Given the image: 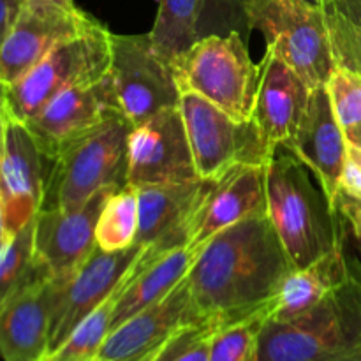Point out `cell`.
<instances>
[{"mask_svg": "<svg viewBox=\"0 0 361 361\" xmlns=\"http://www.w3.org/2000/svg\"><path fill=\"white\" fill-rule=\"evenodd\" d=\"M118 115L123 113L108 74L94 85L62 92L25 123L37 140L42 154L53 161L71 143Z\"/></svg>", "mask_w": 361, "mask_h": 361, "instance_id": "cell-14", "label": "cell"}, {"mask_svg": "<svg viewBox=\"0 0 361 361\" xmlns=\"http://www.w3.org/2000/svg\"><path fill=\"white\" fill-rule=\"evenodd\" d=\"M55 2L63 4V6H76V4H74V0H55Z\"/></svg>", "mask_w": 361, "mask_h": 361, "instance_id": "cell-38", "label": "cell"}, {"mask_svg": "<svg viewBox=\"0 0 361 361\" xmlns=\"http://www.w3.org/2000/svg\"><path fill=\"white\" fill-rule=\"evenodd\" d=\"M323 11L337 67L361 74V0H330Z\"/></svg>", "mask_w": 361, "mask_h": 361, "instance_id": "cell-27", "label": "cell"}, {"mask_svg": "<svg viewBox=\"0 0 361 361\" xmlns=\"http://www.w3.org/2000/svg\"><path fill=\"white\" fill-rule=\"evenodd\" d=\"M310 2L316 4V6H321V7H323L324 4H328V2H330V0H310Z\"/></svg>", "mask_w": 361, "mask_h": 361, "instance_id": "cell-39", "label": "cell"}, {"mask_svg": "<svg viewBox=\"0 0 361 361\" xmlns=\"http://www.w3.org/2000/svg\"><path fill=\"white\" fill-rule=\"evenodd\" d=\"M212 180L136 187L137 236L136 243L155 254H166L187 245L190 222Z\"/></svg>", "mask_w": 361, "mask_h": 361, "instance_id": "cell-19", "label": "cell"}, {"mask_svg": "<svg viewBox=\"0 0 361 361\" xmlns=\"http://www.w3.org/2000/svg\"><path fill=\"white\" fill-rule=\"evenodd\" d=\"M180 92H192L238 122L254 118L261 67L252 62L242 32L201 35L173 60Z\"/></svg>", "mask_w": 361, "mask_h": 361, "instance_id": "cell-4", "label": "cell"}, {"mask_svg": "<svg viewBox=\"0 0 361 361\" xmlns=\"http://www.w3.org/2000/svg\"><path fill=\"white\" fill-rule=\"evenodd\" d=\"M335 212H338V215L351 226L353 236H355L356 247H358L361 256V200L338 192L337 201H335Z\"/></svg>", "mask_w": 361, "mask_h": 361, "instance_id": "cell-34", "label": "cell"}, {"mask_svg": "<svg viewBox=\"0 0 361 361\" xmlns=\"http://www.w3.org/2000/svg\"><path fill=\"white\" fill-rule=\"evenodd\" d=\"M282 148L295 154L307 169L312 171L330 208L335 212L348 154V140L331 108L326 85L310 90L302 122L291 141Z\"/></svg>", "mask_w": 361, "mask_h": 361, "instance_id": "cell-18", "label": "cell"}, {"mask_svg": "<svg viewBox=\"0 0 361 361\" xmlns=\"http://www.w3.org/2000/svg\"><path fill=\"white\" fill-rule=\"evenodd\" d=\"M200 319L185 279L164 300L109 331L92 361H150L180 328Z\"/></svg>", "mask_w": 361, "mask_h": 361, "instance_id": "cell-16", "label": "cell"}, {"mask_svg": "<svg viewBox=\"0 0 361 361\" xmlns=\"http://www.w3.org/2000/svg\"><path fill=\"white\" fill-rule=\"evenodd\" d=\"M48 169L49 159L27 123L6 109L0 130V196L14 235L41 210Z\"/></svg>", "mask_w": 361, "mask_h": 361, "instance_id": "cell-13", "label": "cell"}, {"mask_svg": "<svg viewBox=\"0 0 361 361\" xmlns=\"http://www.w3.org/2000/svg\"><path fill=\"white\" fill-rule=\"evenodd\" d=\"M123 286V284H122ZM120 289L106 300L97 310L90 314L81 324H78L73 334L56 349L44 356L42 361H92L101 351L106 337L111 331V316L116 296Z\"/></svg>", "mask_w": 361, "mask_h": 361, "instance_id": "cell-28", "label": "cell"}, {"mask_svg": "<svg viewBox=\"0 0 361 361\" xmlns=\"http://www.w3.org/2000/svg\"><path fill=\"white\" fill-rule=\"evenodd\" d=\"M23 0H0V42L13 25Z\"/></svg>", "mask_w": 361, "mask_h": 361, "instance_id": "cell-35", "label": "cell"}, {"mask_svg": "<svg viewBox=\"0 0 361 361\" xmlns=\"http://www.w3.org/2000/svg\"><path fill=\"white\" fill-rule=\"evenodd\" d=\"M34 221L20 229L11 245L0 254V309L23 288L51 277L35 257Z\"/></svg>", "mask_w": 361, "mask_h": 361, "instance_id": "cell-26", "label": "cell"}, {"mask_svg": "<svg viewBox=\"0 0 361 361\" xmlns=\"http://www.w3.org/2000/svg\"><path fill=\"white\" fill-rule=\"evenodd\" d=\"M130 130L133 123L118 115L63 148L49 161L41 210L76 208L99 190L126 187Z\"/></svg>", "mask_w": 361, "mask_h": 361, "instance_id": "cell-5", "label": "cell"}, {"mask_svg": "<svg viewBox=\"0 0 361 361\" xmlns=\"http://www.w3.org/2000/svg\"><path fill=\"white\" fill-rule=\"evenodd\" d=\"M145 247L136 243L118 252L95 249L69 279H55L48 353L59 348L78 324L111 298L133 270Z\"/></svg>", "mask_w": 361, "mask_h": 361, "instance_id": "cell-11", "label": "cell"}, {"mask_svg": "<svg viewBox=\"0 0 361 361\" xmlns=\"http://www.w3.org/2000/svg\"><path fill=\"white\" fill-rule=\"evenodd\" d=\"M194 166L201 180H217L236 166H267L271 152L256 122H238L192 92H180Z\"/></svg>", "mask_w": 361, "mask_h": 361, "instance_id": "cell-8", "label": "cell"}, {"mask_svg": "<svg viewBox=\"0 0 361 361\" xmlns=\"http://www.w3.org/2000/svg\"><path fill=\"white\" fill-rule=\"evenodd\" d=\"M99 21L78 6L55 0H23L0 42V83H16L62 42L92 30Z\"/></svg>", "mask_w": 361, "mask_h": 361, "instance_id": "cell-10", "label": "cell"}, {"mask_svg": "<svg viewBox=\"0 0 361 361\" xmlns=\"http://www.w3.org/2000/svg\"><path fill=\"white\" fill-rule=\"evenodd\" d=\"M293 268L268 214H259L201 247L187 281L197 314L222 326L271 309Z\"/></svg>", "mask_w": 361, "mask_h": 361, "instance_id": "cell-1", "label": "cell"}, {"mask_svg": "<svg viewBox=\"0 0 361 361\" xmlns=\"http://www.w3.org/2000/svg\"><path fill=\"white\" fill-rule=\"evenodd\" d=\"M254 122L271 154L286 147L295 136L312 88L271 51L261 60Z\"/></svg>", "mask_w": 361, "mask_h": 361, "instance_id": "cell-20", "label": "cell"}, {"mask_svg": "<svg viewBox=\"0 0 361 361\" xmlns=\"http://www.w3.org/2000/svg\"><path fill=\"white\" fill-rule=\"evenodd\" d=\"M196 252L183 245L166 254H154L145 247L116 296L111 316V330L147 307L164 300L176 286L185 281Z\"/></svg>", "mask_w": 361, "mask_h": 361, "instance_id": "cell-22", "label": "cell"}, {"mask_svg": "<svg viewBox=\"0 0 361 361\" xmlns=\"http://www.w3.org/2000/svg\"><path fill=\"white\" fill-rule=\"evenodd\" d=\"M267 166H236L217 180H212L190 222L187 247L200 252L224 229L267 214Z\"/></svg>", "mask_w": 361, "mask_h": 361, "instance_id": "cell-17", "label": "cell"}, {"mask_svg": "<svg viewBox=\"0 0 361 361\" xmlns=\"http://www.w3.org/2000/svg\"><path fill=\"white\" fill-rule=\"evenodd\" d=\"M351 275L345 261L344 243L341 242L309 267L293 268L289 271L275 296L270 317L293 319L309 312L331 291L341 288Z\"/></svg>", "mask_w": 361, "mask_h": 361, "instance_id": "cell-23", "label": "cell"}, {"mask_svg": "<svg viewBox=\"0 0 361 361\" xmlns=\"http://www.w3.org/2000/svg\"><path fill=\"white\" fill-rule=\"evenodd\" d=\"M204 0H159L154 27L148 32L161 55L175 60L189 49L200 35Z\"/></svg>", "mask_w": 361, "mask_h": 361, "instance_id": "cell-24", "label": "cell"}, {"mask_svg": "<svg viewBox=\"0 0 361 361\" xmlns=\"http://www.w3.org/2000/svg\"><path fill=\"white\" fill-rule=\"evenodd\" d=\"M247 28L243 0H204L200 35L228 34Z\"/></svg>", "mask_w": 361, "mask_h": 361, "instance_id": "cell-32", "label": "cell"}, {"mask_svg": "<svg viewBox=\"0 0 361 361\" xmlns=\"http://www.w3.org/2000/svg\"><path fill=\"white\" fill-rule=\"evenodd\" d=\"M55 279L21 289L0 309V356L4 361H42L48 355Z\"/></svg>", "mask_w": 361, "mask_h": 361, "instance_id": "cell-21", "label": "cell"}, {"mask_svg": "<svg viewBox=\"0 0 361 361\" xmlns=\"http://www.w3.org/2000/svg\"><path fill=\"white\" fill-rule=\"evenodd\" d=\"M247 28L263 34L267 49L284 60L310 88L337 69L326 14L310 0H243Z\"/></svg>", "mask_w": 361, "mask_h": 361, "instance_id": "cell-6", "label": "cell"}, {"mask_svg": "<svg viewBox=\"0 0 361 361\" xmlns=\"http://www.w3.org/2000/svg\"><path fill=\"white\" fill-rule=\"evenodd\" d=\"M264 171L268 219L293 267H309L342 242L338 212L331 210L307 166L289 150L279 148Z\"/></svg>", "mask_w": 361, "mask_h": 361, "instance_id": "cell-2", "label": "cell"}, {"mask_svg": "<svg viewBox=\"0 0 361 361\" xmlns=\"http://www.w3.org/2000/svg\"><path fill=\"white\" fill-rule=\"evenodd\" d=\"M338 192L361 200V147L358 145L348 143V154H345Z\"/></svg>", "mask_w": 361, "mask_h": 361, "instance_id": "cell-33", "label": "cell"}, {"mask_svg": "<svg viewBox=\"0 0 361 361\" xmlns=\"http://www.w3.org/2000/svg\"><path fill=\"white\" fill-rule=\"evenodd\" d=\"M326 90L348 143L361 147V74L337 67L328 80Z\"/></svg>", "mask_w": 361, "mask_h": 361, "instance_id": "cell-30", "label": "cell"}, {"mask_svg": "<svg viewBox=\"0 0 361 361\" xmlns=\"http://www.w3.org/2000/svg\"><path fill=\"white\" fill-rule=\"evenodd\" d=\"M111 34L102 23L56 46L16 83L4 87V104L27 122L62 92L94 85L109 74Z\"/></svg>", "mask_w": 361, "mask_h": 361, "instance_id": "cell-7", "label": "cell"}, {"mask_svg": "<svg viewBox=\"0 0 361 361\" xmlns=\"http://www.w3.org/2000/svg\"><path fill=\"white\" fill-rule=\"evenodd\" d=\"M257 361H361V281L355 275L309 312L264 321Z\"/></svg>", "mask_w": 361, "mask_h": 361, "instance_id": "cell-3", "label": "cell"}, {"mask_svg": "<svg viewBox=\"0 0 361 361\" xmlns=\"http://www.w3.org/2000/svg\"><path fill=\"white\" fill-rule=\"evenodd\" d=\"M270 312L271 309H264L245 319L219 326L212 337L210 361H257L261 328Z\"/></svg>", "mask_w": 361, "mask_h": 361, "instance_id": "cell-29", "label": "cell"}, {"mask_svg": "<svg viewBox=\"0 0 361 361\" xmlns=\"http://www.w3.org/2000/svg\"><path fill=\"white\" fill-rule=\"evenodd\" d=\"M14 240V233L11 231L9 221H7V210L6 203H4L2 196H0V254L11 245Z\"/></svg>", "mask_w": 361, "mask_h": 361, "instance_id": "cell-36", "label": "cell"}, {"mask_svg": "<svg viewBox=\"0 0 361 361\" xmlns=\"http://www.w3.org/2000/svg\"><path fill=\"white\" fill-rule=\"evenodd\" d=\"M137 192L127 183L115 190L101 210L95 229L97 249L104 252H118L136 245L137 236Z\"/></svg>", "mask_w": 361, "mask_h": 361, "instance_id": "cell-25", "label": "cell"}, {"mask_svg": "<svg viewBox=\"0 0 361 361\" xmlns=\"http://www.w3.org/2000/svg\"><path fill=\"white\" fill-rule=\"evenodd\" d=\"M109 76L120 109L133 127L180 104L173 62L159 53L148 34H111Z\"/></svg>", "mask_w": 361, "mask_h": 361, "instance_id": "cell-9", "label": "cell"}, {"mask_svg": "<svg viewBox=\"0 0 361 361\" xmlns=\"http://www.w3.org/2000/svg\"><path fill=\"white\" fill-rule=\"evenodd\" d=\"M4 111H6V108H4V85L0 83V130H2Z\"/></svg>", "mask_w": 361, "mask_h": 361, "instance_id": "cell-37", "label": "cell"}, {"mask_svg": "<svg viewBox=\"0 0 361 361\" xmlns=\"http://www.w3.org/2000/svg\"><path fill=\"white\" fill-rule=\"evenodd\" d=\"M115 190L102 189L76 208L39 210L34 221V250L55 279H69L97 249L95 229L101 210Z\"/></svg>", "mask_w": 361, "mask_h": 361, "instance_id": "cell-15", "label": "cell"}, {"mask_svg": "<svg viewBox=\"0 0 361 361\" xmlns=\"http://www.w3.org/2000/svg\"><path fill=\"white\" fill-rule=\"evenodd\" d=\"M219 324L200 319L180 328L150 361H210V344Z\"/></svg>", "mask_w": 361, "mask_h": 361, "instance_id": "cell-31", "label": "cell"}, {"mask_svg": "<svg viewBox=\"0 0 361 361\" xmlns=\"http://www.w3.org/2000/svg\"><path fill=\"white\" fill-rule=\"evenodd\" d=\"M201 180L194 166L185 123L178 106L159 111L133 127L127 183L133 187Z\"/></svg>", "mask_w": 361, "mask_h": 361, "instance_id": "cell-12", "label": "cell"}]
</instances>
